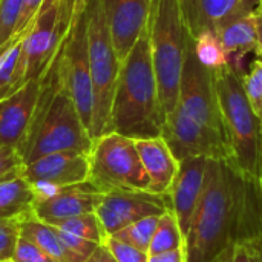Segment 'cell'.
I'll use <instances>...</instances> for the list:
<instances>
[{"instance_id": "e575fe53", "label": "cell", "mask_w": 262, "mask_h": 262, "mask_svg": "<svg viewBox=\"0 0 262 262\" xmlns=\"http://www.w3.org/2000/svg\"><path fill=\"white\" fill-rule=\"evenodd\" d=\"M45 0H25V5H23V9H21V14H20V18H18V23H17V28H15V34L21 32L31 21L32 18L35 17V14L38 12L41 3ZM14 34V35H15Z\"/></svg>"}, {"instance_id": "4dcf8cb0", "label": "cell", "mask_w": 262, "mask_h": 262, "mask_svg": "<svg viewBox=\"0 0 262 262\" xmlns=\"http://www.w3.org/2000/svg\"><path fill=\"white\" fill-rule=\"evenodd\" d=\"M216 262H259L253 238L232 246Z\"/></svg>"}, {"instance_id": "f546056e", "label": "cell", "mask_w": 262, "mask_h": 262, "mask_svg": "<svg viewBox=\"0 0 262 262\" xmlns=\"http://www.w3.org/2000/svg\"><path fill=\"white\" fill-rule=\"evenodd\" d=\"M54 229H55V232H57L61 244L68 249V252L74 256V259L77 262H86V259L94 253V250L100 246L97 243H92V241L78 238V236L71 235L68 232H63V230H60L57 227H54Z\"/></svg>"}, {"instance_id": "74e56055", "label": "cell", "mask_w": 262, "mask_h": 262, "mask_svg": "<svg viewBox=\"0 0 262 262\" xmlns=\"http://www.w3.org/2000/svg\"><path fill=\"white\" fill-rule=\"evenodd\" d=\"M255 15H256V29H258V49H256V54H258V58L262 60V6H259L255 11Z\"/></svg>"}, {"instance_id": "4316f807", "label": "cell", "mask_w": 262, "mask_h": 262, "mask_svg": "<svg viewBox=\"0 0 262 262\" xmlns=\"http://www.w3.org/2000/svg\"><path fill=\"white\" fill-rule=\"evenodd\" d=\"M243 84L246 97L256 114V117L262 121V60L258 58L252 63L247 74H243Z\"/></svg>"}, {"instance_id": "2e32d148", "label": "cell", "mask_w": 262, "mask_h": 262, "mask_svg": "<svg viewBox=\"0 0 262 262\" xmlns=\"http://www.w3.org/2000/svg\"><path fill=\"white\" fill-rule=\"evenodd\" d=\"M206 167L207 158L204 157H189L181 160L178 173L169 190L170 210L175 213L184 238L203 193Z\"/></svg>"}, {"instance_id": "ac0fdd59", "label": "cell", "mask_w": 262, "mask_h": 262, "mask_svg": "<svg viewBox=\"0 0 262 262\" xmlns=\"http://www.w3.org/2000/svg\"><path fill=\"white\" fill-rule=\"evenodd\" d=\"M141 164L149 177V192L169 195L170 186L178 173L180 161L172 154L163 137L135 140Z\"/></svg>"}, {"instance_id": "5bb4252c", "label": "cell", "mask_w": 262, "mask_h": 262, "mask_svg": "<svg viewBox=\"0 0 262 262\" xmlns=\"http://www.w3.org/2000/svg\"><path fill=\"white\" fill-rule=\"evenodd\" d=\"M186 31L196 38L203 32H216L229 21L255 12L259 0H180Z\"/></svg>"}, {"instance_id": "ba28073f", "label": "cell", "mask_w": 262, "mask_h": 262, "mask_svg": "<svg viewBox=\"0 0 262 262\" xmlns=\"http://www.w3.org/2000/svg\"><path fill=\"white\" fill-rule=\"evenodd\" d=\"M101 193L112 190H147L149 177L141 164L135 140L109 132L92 141L89 178Z\"/></svg>"}, {"instance_id": "603a6c76", "label": "cell", "mask_w": 262, "mask_h": 262, "mask_svg": "<svg viewBox=\"0 0 262 262\" xmlns=\"http://www.w3.org/2000/svg\"><path fill=\"white\" fill-rule=\"evenodd\" d=\"M184 247V236L178 226L175 213L169 209L164 215L160 216L155 235L152 238L147 255H158Z\"/></svg>"}, {"instance_id": "30bf717a", "label": "cell", "mask_w": 262, "mask_h": 262, "mask_svg": "<svg viewBox=\"0 0 262 262\" xmlns=\"http://www.w3.org/2000/svg\"><path fill=\"white\" fill-rule=\"evenodd\" d=\"M75 0H45L28 25L25 54L28 80L40 78L61 49L69 32Z\"/></svg>"}, {"instance_id": "44dd1931", "label": "cell", "mask_w": 262, "mask_h": 262, "mask_svg": "<svg viewBox=\"0 0 262 262\" xmlns=\"http://www.w3.org/2000/svg\"><path fill=\"white\" fill-rule=\"evenodd\" d=\"M35 195L18 173L0 181V220H21L32 213Z\"/></svg>"}, {"instance_id": "5b68a950", "label": "cell", "mask_w": 262, "mask_h": 262, "mask_svg": "<svg viewBox=\"0 0 262 262\" xmlns=\"http://www.w3.org/2000/svg\"><path fill=\"white\" fill-rule=\"evenodd\" d=\"M212 71L216 98L232 150V164L247 178L259 181L262 121L246 97L243 74L230 63Z\"/></svg>"}, {"instance_id": "f1b7e54d", "label": "cell", "mask_w": 262, "mask_h": 262, "mask_svg": "<svg viewBox=\"0 0 262 262\" xmlns=\"http://www.w3.org/2000/svg\"><path fill=\"white\" fill-rule=\"evenodd\" d=\"M20 238V220H0V262L11 261Z\"/></svg>"}, {"instance_id": "d590c367", "label": "cell", "mask_w": 262, "mask_h": 262, "mask_svg": "<svg viewBox=\"0 0 262 262\" xmlns=\"http://www.w3.org/2000/svg\"><path fill=\"white\" fill-rule=\"evenodd\" d=\"M149 262H186L184 247L170 250V252H164V253H158V255H150Z\"/></svg>"}, {"instance_id": "d6a6232c", "label": "cell", "mask_w": 262, "mask_h": 262, "mask_svg": "<svg viewBox=\"0 0 262 262\" xmlns=\"http://www.w3.org/2000/svg\"><path fill=\"white\" fill-rule=\"evenodd\" d=\"M14 262H57L54 261L51 256H48L43 250H40L37 246L29 243L25 238H18L15 252L12 256Z\"/></svg>"}, {"instance_id": "52a82bcc", "label": "cell", "mask_w": 262, "mask_h": 262, "mask_svg": "<svg viewBox=\"0 0 262 262\" xmlns=\"http://www.w3.org/2000/svg\"><path fill=\"white\" fill-rule=\"evenodd\" d=\"M88 26V52L89 69L94 91V118H92V141L106 134L114 92L121 68L114 45L111 41L103 0H89L86 6Z\"/></svg>"}, {"instance_id": "9a60e30c", "label": "cell", "mask_w": 262, "mask_h": 262, "mask_svg": "<svg viewBox=\"0 0 262 262\" xmlns=\"http://www.w3.org/2000/svg\"><path fill=\"white\" fill-rule=\"evenodd\" d=\"M20 175L29 183H52L57 186H72L89 178V154L54 152L43 155L21 166Z\"/></svg>"}, {"instance_id": "277c9868", "label": "cell", "mask_w": 262, "mask_h": 262, "mask_svg": "<svg viewBox=\"0 0 262 262\" xmlns=\"http://www.w3.org/2000/svg\"><path fill=\"white\" fill-rule=\"evenodd\" d=\"M91 147L92 138L63 83L58 52L41 75L40 97L34 120L17 152L23 164H28L54 152L74 150L89 154Z\"/></svg>"}, {"instance_id": "484cf974", "label": "cell", "mask_w": 262, "mask_h": 262, "mask_svg": "<svg viewBox=\"0 0 262 262\" xmlns=\"http://www.w3.org/2000/svg\"><path fill=\"white\" fill-rule=\"evenodd\" d=\"M193 41L196 58L206 68L216 69L224 64H229V57L224 52L223 45L215 32H203L196 38H193Z\"/></svg>"}, {"instance_id": "8fae6325", "label": "cell", "mask_w": 262, "mask_h": 262, "mask_svg": "<svg viewBox=\"0 0 262 262\" xmlns=\"http://www.w3.org/2000/svg\"><path fill=\"white\" fill-rule=\"evenodd\" d=\"M170 209L169 195L147 190H112L103 193L95 210L107 236L149 216H161Z\"/></svg>"}, {"instance_id": "ee69618b", "label": "cell", "mask_w": 262, "mask_h": 262, "mask_svg": "<svg viewBox=\"0 0 262 262\" xmlns=\"http://www.w3.org/2000/svg\"><path fill=\"white\" fill-rule=\"evenodd\" d=\"M0 46H2V45H0Z\"/></svg>"}, {"instance_id": "4fadbf2b", "label": "cell", "mask_w": 262, "mask_h": 262, "mask_svg": "<svg viewBox=\"0 0 262 262\" xmlns=\"http://www.w3.org/2000/svg\"><path fill=\"white\" fill-rule=\"evenodd\" d=\"M41 77L28 80L17 92L0 101V146L18 150L34 120Z\"/></svg>"}, {"instance_id": "6da1fadb", "label": "cell", "mask_w": 262, "mask_h": 262, "mask_svg": "<svg viewBox=\"0 0 262 262\" xmlns=\"http://www.w3.org/2000/svg\"><path fill=\"white\" fill-rule=\"evenodd\" d=\"M261 213V181L227 160L207 158L203 193L184 238L186 262H216L236 243L252 239Z\"/></svg>"}, {"instance_id": "cb8c5ba5", "label": "cell", "mask_w": 262, "mask_h": 262, "mask_svg": "<svg viewBox=\"0 0 262 262\" xmlns=\"http://www.w3.org/2000/svg\"><path fill=\"white\" fill-rule=\"evenodd\" d=\"M52 226L63 232H68L71 235H75L78 238H83V239H88V241H92L97 244H103L109 238L95 212L77 215V216L58 221Z\"/></svg>"}, {"instance_id": "f35d334b", "label": "cell", "mask_w": 262, "mask_h": 262, "mask_svg": "<svg viewBox=\"0 0 262 262\" xmlns=\"http://www.w3.org/2000/svg\"><path fill=\"white\" fill-rule=\"evenodd\" d=\"M253 244H255V249H256V253H258V258L259 262H262V213L261 220H259V226H258V230L253 236Z\"/></svg>"}, {"instance_id": "ffe728a7", "label": "cell", "mask_w": 262, "mask_h": 262, "mask_svg": "<svg viewBox=\"0 0 262 262\" xmlns=\"http://www.w3.org/2000/svg\"><path fill=\"white\" fill-rule=\"evenodd\" d=\"M223 45L224 52L232 60L239 61L246 54L256 52L258 49V29L255 12L241 15L215 32Z\"/></svg>"}, {"instance_id": "9c48e42d", "label": "cell", "mask_w": 262, "mask_h": 262, "mask_svg": "<svg viewBox=\"0 0 262 262\" xmlns=\"http://www.w3.org/2000/svg\"><path fill=\"white\" fill-rule=\"evenodd\" d=\"M86 0H75L69 32L60 51V74L89 135L94 118V91L89 69Z\"/></svg>"}, {"instance_id": "7bdbcfd3", "label": "cell", "mask_w": 262, "mask_h": 262, "mask_svg": "<svg viewBox=\"0 0 262 262\" xmlns=\"http://www.w3.org/2000/svg\"><path fill=\"white\" fill-rule=\"evenodd\" d=\"M86 2H89V0H86Z\"/></svg>"}, {"instance_id": "b9f144b4", "label": "cell", "mask_w": 262, "mask_h": 262, "mask_svg": "<svg viewBox=\"0 0 262 262\" xmlns=\"http://www.w3.org/2000/svg\"><path fill=\"white\" fill-rule=\"evenodd\" d=\"M259 3H261V6H262V0H259Z\"/></svg>"}, {"instance_id": "7a4b0ae2", "label": "cell", "mask_w": 262, "mask_h": 262, "mask_svg": "<svg viewBox=\"0 0 262 262\" xmlns=\"http://www.w3.org/2000/svg\"><path fill=\"white\" fill-rule=\"evenodd\" d=\"M161 137L178 161L189 157H204L232 163L213 71L196 58L195 41L187 31L178 101L163 126Z\"/></svg>"}, {"instance_id": "836d02e7", "label": "cell", "mask_w": 262, "mask_h": 262, "mask_svg": "<svg viewBox=\"0 0 262 262\" xmlns=\"http://www.w3.org/2000/svg\"><path fill=\"white\" fill-rule=\"evenodd\" d=\"M23 161L15 149L0 146V181L9 177L18 175L21 170Z\"/></svg>"}, {"instance_id": "8d00e7d4", "label": "cell", "mask_w": 262, "mask_h": 262, "mask_svg": "<svg viewBox=\"0 0 262 262\" xmlns=\"http://www.w3.org/2000/svg\"><path fill=\"white\" fill-rule=\"evenodd\" d=\"M86 262H117V259L109 250V247L103 243L94 250V253L86 259Z\"/></svg>"}, {"instance_id": "ab89813d", "label": "cell", "mask_w": 262, "mask_h": 262, "mask_svg": "<svg viewBox=\"0 0 262 262\" xmlns=\"http://www.w3.org/2000/svg\"><path fill=\"white\" fill-rule=\"evenodd\" d=\"M259 181H261V184H262V163H261V178H259Z\"/></svg>"}, {"instance_id": "1f68e13d", "label": "cell", "mask_w": 262, "mask_h": 262, "mask_svg": "<svg viewBox=\"0 0 262 262\" xmlns=\"http://www.w3.org/2000/svg\"><path fill=\"white\" fill-rule=\"evenodd\" d=\"M104 244L109 247V250L115 256L117 262H149L147 253L137 250V249L124 244V243H120L111 236L104 241Z\"/></svg>"}, {"instance_id": "d4e9b609", "label": "cell", "mask_w": 262, "mask_h": 262, "mask_svg": "<svg viewBox=\"0 0 262 262\" xmlns=\"http://www.w3.org/2000/svg\"><path fill=\"white\" fill-rule=\"evenodd\" d=\"M158 220H160V216L143 218V220L124 227L123 230L112 235L111 238H114L120 243H124V244H127L137 250L147 253L150 243H152V238L155 235L157 226H158Z\"/></svg>"}, {"instance_id": "e0dca14e", "label": "cell", "mask_w": 262, "mask_h": 262, "mask_svg": "<svg viewBox=\"0 0 262 262\" xmlns=\"http://www.w3.org/2000/svg\"><path fill=\"white\" fill-rule=\"evenodd\" d=\"M103 193L89 181L66 186L61 193L49 200H40L34 203L32 213L40 221L52 226L58 221L95 212Z\"/></svg>"}, {"instance_id": "83f0119b", "label": "cell", "mask_w": 262, "mask_h": 262, "mask_svg": "<svg viewBox=\"0 0 262 262\" xmlns=\"http://www.w3.org/2000/svg\"><path fill=\"white\" fill-rule=\"evenodd\" d=\"M23 5L25 0H0V45L15 34Z\"/></svg>"}, {"instance_id": "60d3db41", "label": "cell", "mask_w": 262, "mask_h": 262, "mask_svg": "<svg viewBox=\"0 0 262 262\" xmlns=\"http://www.w3.org/2000/svg\"><path fill=\"white\" fill-rule=\"evenodd\" d=\"M5 262H14V261H12V259H11V261H5Z\"/></svg>"}, {"instance_id": "d6986e66", "label": "cell", "mask_w": 262, "mask_h": 262, "mask_svg": "<svg viewBox=\"0 0 262 262\" xmlns=\"http://www.w3.org/2000/svg\"><path fill=\"white\" fill-rule=\"evenodd\" d=\"M28 26L0 46V101L17 92L28 81L25 37Z\"/></svg>"}, {"instance_id": "8992f818", "label": "cell", "mask_w": 262, "mask_h": 262, "mask_svg": "<svg viewBox=\"0 0 262 262\" xmlns=\"http://www.w3.org/2000/svg\"><path fill=\"white\" fill-rule=\"evenodd\" d=\"M149 40L164 126L178 101L184 63L186 26L180 0H152Z\"/></svg>"}, {"instance_id": "7402d4cb", "label": "cell", "mask_w": 262, "mask_h": 262, "mask_svg": "<svg viewBox=\"0 0 262 262\" xmlns=\"http://www.w3.org/2000/svg\"><path fill=\"white\" fill-rule=\"evenodd\" d=\"M20 236L37 246L54 261L77 262L68 252V249L61 244L55 229L35 218L34 213L20 220Z\"/></svg>"}, {"instance_id": "3957f363", "label": "cell", "mask_w": 262, "mask_h": 262, "mask_svg": "<svg viewBox=\"0 0 262 262\" xmlns=\"http://www.w3.org/2000/svg\"><path fill=\"white\" fill-rule=\"evenodd\" d=\"M109 132L132 140L161 137L163 118L152 64L149 23L121 63L106 134Z\"/></svg>"}, {"instance_id": "7c38bea8", "label": "cell", "mask_w": 262, "mask_h": 262, "mask_svg": "<svg viewBox=\"0 0 262 262\" xmlns=\"http://www.w3.org/2000/svg\"><path fill=\"white\" fill-rule=\"evenodd\" d=\"M150 8L152 0H103L111 41L121 63L147 28Z\"/></svg>"}]
</instances>
